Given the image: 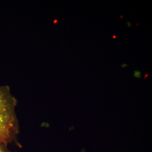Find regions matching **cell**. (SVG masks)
<instances>
[{
    "label": "cell",
    "mask_w": 152,
    "mask_h": 152,
    "mask_svg": "<svg viewBox=\"0 0 152 152\" xmlns=\"http://www.w3.org/2000/svg\"><path fill=\"white\" fill-rule=\"evenodd\" d=\"M17 100L8 86H0V142H16L19 124L16 113Z\"/></svg>",
    "instance_id": "6da1fadb"
},
{
    "label": "cell",
    "mask_w": 152,
    "mask_h": 152,
    "mask_svg": "<svg viewBox=\"0 0 152 152\" xmlns=\"http://www.w3.org/2000/svg\"><path fill=\"white\" fill-rule=\"evenodd\" d=\"M141 73L140 71H138V70H135L134 71V76L137 78H141Z\"/></svg>",
    "instance_id": "3957f363"
},
{
    "label": "cell",
    "mask_w": 152,
    "mask_h": 152,
    "mask_svg": "<svg viewBox=\"0 0 152 152\" xmlns=\"http://www.w3.org/2000/svg\"><path fill=\"white\" fill-rule=\"evenodd\" d=\"M8 145L0 142V152H12L8 149Z\"/></svg>",
    "instance_id": "7a4b0ae2"
},
{
    "label": "cell",
    "mask_w": 152,
    "mask_h": 152,
    "mask_svg": "<svg viewBox=\"0 0 152 152\" xmlns=\"http://www.w3.org/2000/svg\"><path fill=\"white\" fill-rule=\"evenodd\" d=\"M127 24H128V26H129V27H132V24H131L130 22H127Z\"/></svg>",
    "instance_id": "277c9868"
},
{
    "label": "cell",
    "mask_w": 152,
    "mask_h": 152,
    "mask_svg": "<svg viewBox=\"0 0 152 152\" xmlns=\"http://www.w3.org/2000/svg\"><path fill=\"white\" fill-rule=\"evenodd\" d=\"M128 65L127 64H122V66L123 67V68H125V67H127Z\"/></svg>",
    "instance_id": "5b68a950"
}]
</instances>
